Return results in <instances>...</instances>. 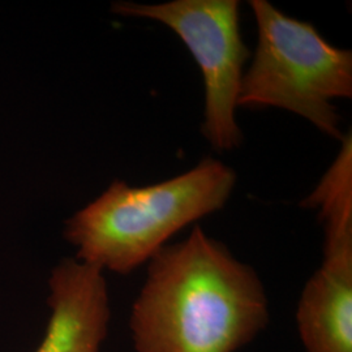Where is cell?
Segmentation results:
<instances>
[{
  "mask_svg": "<svg viewBox=\"0 0 352 352\" xmlns=\"http://www.w3.org/2000/svg\"><path fill=\"white\" fill-rule=\"evenodd\" d=\"M267 321L254 269L196 225L151 257L129 327L136 352H236Z\"/></svg>",
  "mask_w": 352,
  "mask_h": 352,
  "instance_id": "obj_1",
  "label": "cell"
},
{
  "mask_svg": "<svg viewBox=\"0 0 352 352\" xmlns=\"http://www.w3.org/2000/svg\"><path fill=\"white\" fill-rule=\"evenodd\" d=\"M235 184V171L214 158L144 187L116 180L67 221L64 236L77 260L103 273L128 274L148 264L176 232L221 210Z\"/></svg>",
  "mask_w": 352,
  "mask_h": 352,
  "instance_id": "obj_2",
  "label": "cell"
},
{
  "mask_svg": "<svg viewBox=\"0 0 352 352\" xmlns=\"http://www.w3.org/2000/svg\"><path fill=\"white\" fill-rule=\"evenodd\" d=\"M258 42L243 75L238 107L296 113L333 139L343 140L334 100L352 97V51L329 43L315 26L251 0Z\"/></svg>",
  "mask_w": 352,
  "mask_h": 352,
  "instance_id": "obj_3",
  "label": "cell"
},
{
  "mask_svg": "<svg viewBox=\"0 0 352 352\" xmlns=\"http://www.w3.org/2000/svg\"><path fill=\"white\" fill-rule=\"evenodd\" d=\"M123 17L154 20L167 26L199 64L205 88L201 132L214 149L235 151L243 141L236 109L250 50L240 33L238 0H173L161 4L118 1Z\"/></svg>",
  "mask_w": 352,
  "mask_h": 352,
  "instance_id": "obj_4",
  "label": "cell"
},
{
  "mask_svg": "<svg viewBox=\"0 0 352 352\" xmlns=\"http://www.w3.org/2000/svg\"><path fill=\"white\" fill-rule=\"evenodd\" d=\"M50 320L36 352H100L110 322L103 272L65 258L51 273Z\"/></svg>",
  "mask_w": 352,
  "mask_h": 352,
  "instance_id": "obj_5",
  "label": "cell"
},
{
  "mask_svg": "<svg viewBox=\"0 0 352 352\" xmlns=\"http://www.w3.org/2000/svg\"><path fill=\"white\" fill-rule=\"evenodd\" d=\"M305 352H352V231L325 232L324 258L296 309Z\"/></svg>",
  "mask_w": 352,
  "mask_h": 352,
  "instance_id": "obj_6",
  "label": "cell"
},
{
  "mask_svg": "<svg viewBox=\"0 0 352 352\" xmlns=\"http://www.w3.org/2000/svg\"><path fill=\"white\" fill-rule=\"evenodd\" d=\"M302 206L320 209L324 228L352 226L351 133L343 138L338 157Z\"/></svg>",
  "mask_w": 352,
  "mask_h": 352,
  "instance_id": "obj_7",
  "label": "cell"
}]
</instances>
